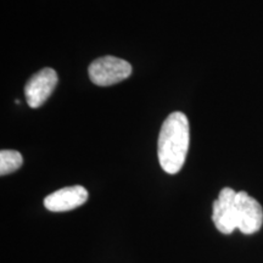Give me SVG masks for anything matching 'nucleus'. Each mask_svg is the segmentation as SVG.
Masks as SVG:
<instances>
[{
	"instance_id": "f257e3e1",
	"label": "nucleus",
	"mask_w": 263,
	"mask_h": 263,
	"mask_svg": "<svg viewBox=\"0 0 263 263\" xmlns=\"http://www.w3.org/2000/svg\"><path fill=\"white\" fill-rule=\"evenodd\" d=\"M190 128L188 117L176 111L164 120L157 141V156L162 170L176 174L182 170L188 155Z\"/></svg>"
},
{
	"instance_id": "f03ea898",
	"label": "nucleus",
	"mask_w": 263,
	"mask_h": 263,
	"mask_svg": "<svg viewBox=\"0 0 263 263\" xmlns=\"http://www.w3.org/2000/svg\"><path fill=\"white\" fill-rule=\"evenodd\" d=\"M90 81L99 87L120 83L132 74L129 62L115 57H104L91 62L88 68Z\"/></svg>"
},
{
	"instance_id": "7ed1b4c3",
	"label": "nucleus",
	"mask_w": 263,
	"mask_h": 263,
	"mask_svg": "<svg viewBox=\"0 0 263 263\" xmlns=\"http://www.w3.org/2000/svg\"><path fill=\"white\" fill-rule=\"evenodd\" d=\"M236 192L232 188H223L218 199L212 206V221L216 228L223 234H232L238 229V212H236Z\"/></svg>"
},
{
	"instance_id": "20e7f679",
	"label": "nucleus",
	"mask_w": 263,
	"mask_h": 263,
	"mask_svg": "<svg viewBox=\"0 0 263 263\" xmlns=\"http://www.w3.org/2000/svg\"><path fill=\"white\" fill-rule=\"evenodd\" d=\"M58 84L57 71L50 67L43 68L29 78L25 85L26 100L29 107H41L50 97Z\"/></svg>"
},
{
	"instance_id": "39448f33",
	"label": "nucleus",
	"mask_w": 263,
	"mask_h": 263,
	"mask_svg": "<svg viewBox=\"0 0 263 263\" xmlns=\"http://www.w3.org/2000/svg\"><path fill=\"white\" fill-rule=\"evenodd\" d=\"M238 229L242 234L257 233L263 224V209L257 200L246 192L236 193Z\"/></svg>"
},
{
	"instance_id": "423d86ee",
	"label": "nucleus",
	"mask_w": 263,
	"mask_h": 263,
	"mask_svg": "<svg viewBox=\"0 0 263 263\" xmlns=\"http://www.w3.org/2000/svg\"><path fill=\"white\" fill-rule=\"evenodd\" d=\"M88 200L87 189L82 185L57 190L44 199V206L51 212H66L77 209Z\"/></svg>"
},
{
	"instance_id": "0eeeda50",
	"label": "nucleus",
	"mask_w": 263,
	"mask_h": 263,
	"mask_svg": "<svg viewBox=\"0 0 263 263\" xmlns=\"http://www.w3.org/2000/svg\"><path fill=\"white\" fill-rule=\"evenodd\" d=\"M24 163V157L18 151L2 150L0 151V174L12 173L17 171Z\"/></svg>"
}]
</instances>
